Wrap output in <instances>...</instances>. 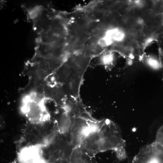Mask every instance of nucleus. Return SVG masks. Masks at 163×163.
I'll use <instances>...</instances> for the list:
<instances>
[{
  "label": "nucleus",
  "instance_id": "9d476101",
  "mask_svg": "<svg viewBox=\"0 0 163 163\" xmlns=\"http://www.w3.org/2000/svg\"><path fill=\"white\" fill-rule=\"evenodd\" d=\"M133 2L134 6L138 8L142 7L144 4L143 2L141 1H135Z\"/></svg>",
  "mask_w": 163,
  "mask_h": 163
},
{
  "label": "nucleus",
  "instance_id": "39448f33",
  "mask_svg": "<svg viewBox=\"0 0 163 163\" xmlns=\"http://www.w3.org/2000/svg\"><path fill=\"white\" fill-rule=\"evenodd\" d=\"M103 30H101V35L110 40L114 44L123 42L127 36L125 32L117 27L111 26Z\"/></svg>",
  "mask_w": 163,
  "mask_h": 163
},
{
  "label": "nucleus",
  "instance_id": "6e6552de",
  "mask_svg": "<svg viewBox=\"0 0 163 163\" xmlns=\"http://www.w3.org/2000/svg\"><path fill=\"white\" fill-rule=\"evenodd\" d=\"M142 60L147 66L154 70H158L162 67L161 62L154 56H144Z\"/></svg>",
  "mask_w": 163,
  "mask_h": 163
},
{
  "label": "nucleus",
  "instance_id": "f03ea898",
  "mask_svg": "<svg viewBox=\"0 0 163 163\" xmlns=\"http://www.w3.org/2000/svg\"><path fill=\"white\" fill-rule=\"evenodd\" d=\"M21 96L20 110L32 124L39 125L50 121L51 113L47 105L48 100L40 84L29 86Z\"/></svg>",
  "mask_w": 163,
  "mask_h": 163
},
{
  "label": "nucleus",
  "instance_id": "20e7f679",
  "mask_svg": "<svg viewBox=\"0 0 163 163\" xmlns=\"http://www.w3.org/2000/svg\"><path fill=\"white\" fill-rule=\"evenodd\" d=\"M41 155L39 145L25 146L19 152V159L20 163H39Z\"/></svg>",
  "mask_w": 163,
  "mask_h": 163
},
{
  "label": "nucleus",
  "instance_id": "9b49d317",
  "mask_svg": "<svg viewBox=\"0 0 163 163\" xmlns=\"http://www.w3.org/2000/svg\"><path fill=\"white\" fill-rule=\"evenodd\" d=\"M162 24L163 26V18L162 19Z\"/></svg>",
  "mask_w": 163,
  "mask_h": 163
},
{
  "label": "nucleus",
  "instance_id": "1a4fd4ad",
  "mask_svg": "<svg viewBox=\"0 0 163 163\" xmlns=\"http://www.w3.org/2000/svg\"><path fill=\"white\" fill-rule=\"evenodd\" d=\"M127 36L130 40L132 41L136 40L138 38L137 31L135 29H131L128 31Z\"/></svg>",
  "mask_w": 163,
  "mask_h": 163
},
{
  "label": "nucleus",
  "instance_id": "f257e3e1",
  "mask_svg": "<svg viewBox=\"0 0 163 163\" xmlns=\"http://www.w3.org/2000/svg\"><path fill=\"white\" fill-rule=\"evenodd\" d=\"M92 58L82 54H72L46 81L62 87L69 97H80L83 76Z\"/></svg>",
  "mask_w": 163,
  "mask_h": 163
},
{
  "label": "nucleus",
  "instance_id": "0eeeda50",
  "mask_svg": "<svg viewBox=\"0 0 163 163\" xmlns=\"http://www.w3.org/2000/svg\"><path fill=\"white\" fill-rule=\"evenodd\" d=\"M100 56V62L101 64L108 68L112 67L113 65L116 58L113 51L104 52Z\"/></svg>",
  "mask_w": 163,
  "mask_h": 163
},
{
  "label": "nucleus",
  "instance_id": "423d86ee",
  "mask_svg": "<svg viewBox=\"0 0 163 163\" xmlns=\"http://www.w3.org/2000/svg\"><path fill=\"white\" fill-rule=\"evenodd\" d=\"M61 113L57 120V124L60 131L62 133L67 132L71 125L72 117L63 108L60 107Z\"/></svg>",
  "mask_w": 163,
  "mask_h": 163
},
{
  "label": "nucleus",
  "instance_id": "7ed1b4c3",
  "mask_svg": "<svg viewBox=\"0 0 163 163\" xmlns=\"http://www.w3.org/2000/svg\"><path fill=\"white\" fill-rule=\"evenodd\" d=\"M132 163H163V147L155 141L143 146Z\"/></svg>",
  "mask_w": 163,
  "mask_h": 163
}]
</instances>
